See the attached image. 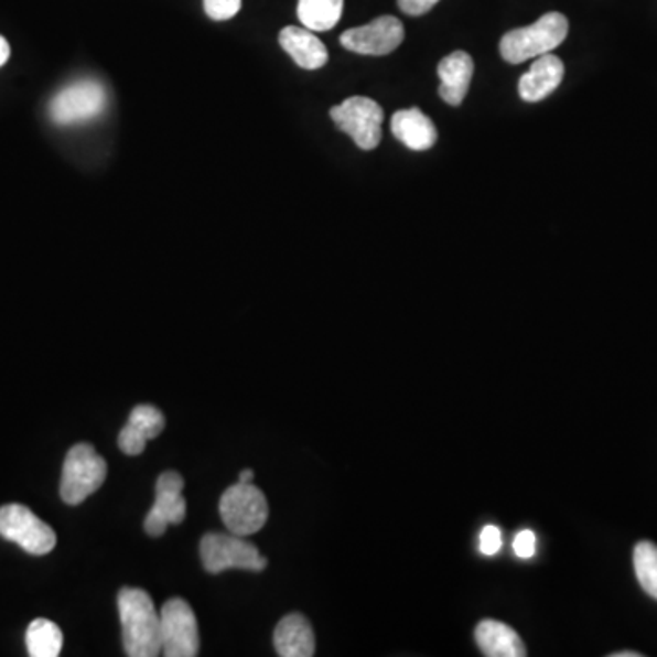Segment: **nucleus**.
Here are the masks:
<instances>
[{
    "instance_id": "nucleus-18",
    "label": "nucleus",
    "mask_w": 657,
    "mask_h": 657,
    "mask_svg": "<svg viewBox=\"0 0 657 657\" xmlns=\"http://www.w3.org/2000/svg\"><path fill=\"white\" fill-rule=\"evenodd\" d=\"M478 648L488 657H525V643L511 626L500 621H481L475 631Z\"/></svg>"
},
{
    "instance_id": "nucleus-16",
    "label": "nucleus",
    "mask_w": 657,
    "mask_h": 657,
    "mask_svg": "<svg viewBox=\"0 0 657 657\" xmlns=\"http://www.w3.org/2000/svg\"><path fill=\"white\" fill-rule=\"evenodd\" d=\"M391 132L400 143L414 152L430 150L439 138L435 122L419 108L397 111L391 119Z\"/></svg>"
},
{
    "instance_id": "nucleus-25",
    "label": "nucleus",
    "mask_w": 657,
    "mask_h": 657,
    "mask_svg": "<svg viewBox=\"0 0 657 657\" xmlns=\"http://www.w3.org/2000/svg\"><path fill=\"white\" fill-rule=\"evenodd\" d=\"M398 8L406 13V15L420 17L433 10L440 0H397Z\"/></svg>"
},
{
    "instance_id": "nucleus-15",
    "label": "nucleus",
    "mask_w": 657,
    "mask_h": 657,
    "mask_svg": "<svg viewBox=\"0 0 657 657\" xmlns=\"http://www.w3.org/2000/svg\"><path fill=\"white\" fill-rule=\"evenodd\" d=\"M274 648L281 657H311L316 650L313 626L302 614H289L274 631Z\"/></svg>"
},
{
    "instance_id": "nucleus-14",
    "label": "nucleus",
    "mask_w": 657,
    "mask_h": 657,
    "mask_svg": "<svg viewBox=\"0 0 657 657\" xmlns=\"http://www.w3.org/2000/svg\"><path fill=\"white\" fill-rule=\"evenodd\" d=\"M473 58L466 52H453L442 58L437 68L440 77L439 94L451 107H459L467 96L473 77Z\"/></svg>"
},
{
    "instance_id": "nucleus-19",
    "label": "nucleus",
    "mask_w": 657,
    "mask_h": 657,
    "mask_svg": "<svg viewBox=\"0 0 657 657\" xmlns=\"http://www.w3.org/2000/svg\"><path fill=\"white\" fill-rule=\"evenodd\" d=\"M344 0H298V19L311 32H328L338 24Z\"/></svg>"
},
{
    "instance_id": "nucleus-26",
    "label": "nucleus",
    "mask_w": 657,
    "mask_h": 657,
    "mask_svg": "<svg viewBox=\"0 0 657 657\" xmlns=\"http://www.w3.org/2000/svg\"><path fill=\"white\" fill-rule=\"evenodd\" d=\"M10 43H8V41H6V39L2 37V35H0V68H2V66H4L6 63H8V58H10Z\"/></svg>"
},
{
    "instance_id": "nucleus-20",
    "label": "nucleus",
    "mask_w": 657,
    "mask_h": 657,
    "mask_svg": "<svg viewBox=\"0 0 657 657\" xmlns=\"http://www.w3.org/2000/svg\"><path fill=\"white\" fill-rule=\"evenodd\" d=\"M26 647L32 657H57L63 648V632L54 621H32L26 631Z\"/></svg>"
},
{
    "instance_id": "nucleus-6",
    "label": "nucleus",
    "mask_w": 657,
    "mask_h": 657,
    "mask_svg": "<svg viewBox=\"0 0 657 657\" xmlns=\"http://www.w3.org/2000/svg\"><path fill=\"white\" fill-rule=\"evenodd\" d=\"M203 567L208 573H222L228 568L263 572L267 559L256 545L234 534H207L200 545Z\"/></svg>"
},
{
    "instance_id": "nucleus-4",
    "label": "nucleus",
    "mask_w": 657,
    "mask_h": 657,
    "mask_svg": "<svg viewBox=\"0 0 657 657\" xmlns=\"http://www.w3.org/2000/svg\"><path fill=\"white\" fill-rule=\"evenodd\" d=\"M219 514L234 536L249 537L266 526L269 504L266 495L252 483H236L219 498Z\"/></svg>"
},
{
    "instance_id": "nucleus-23",
    "label": "nucleus",
    "mask_w": 657,
    "mask_h": 657,
    "mask_svg": "<svg viewBox=\"0 0 657 657\" xmlns=\"http://www.w3.org/2000/svg\"><path fill=\"white\" fill-rule=\"evenodd\" d=\"M537 539L531 530H523L517 534L514 541L515 556L520 559H530L536 556Z\"/></svg>"
},
{
    "instance_id": "nucleus-1",
    "label": "nucleus",
    "mask_w": 657,
    "mask_h": 657,
    "mask_svg": "<svg viewBox=\"0 0 657 657\" xmlns=\"http://www.w3.org/2000/svg\"><path fill=\"white\" fill-rule=\"evenodd\" d=\"M117 606L127 656H160L161 620L152 597L141 589H121L117 595Z\"/></svg>"
},
{
    "instance_id": "nucleus-28",
    "label": "nucleus",
    "mask_w": 657,
    "mask_h": 657,
    "mask_svg": "<svg viewBox=\"0 0 657 657\" xmlns=\"http://www.w3.org/2000/svg\"><path fill=\"white\" fill-rule=\"evenodd\" d=\"M642 656V654H637V653H617V654H612V657H639Z\"/></svg>"
},
{
    "instance_id": "nucleus-11",
    "label": "nucleus",
    "mask_w": 657,
    "mask_h": 657,
    "mask_svg": "<svg viewBox=\"0 0 657 657\" xmlns=\"http://www.w3.org/2000/svg\"><path fill=\"white\" fill-rule=\"evenodd\" d=\"M185 481L177 472L161 473L155 484V503L144 519V530L152 537L163 536L170 525L185 519L186 500L183 497Z\"/></svg>"
},
{
    "instance_id": "nucleus-17",
    "label": "nucleus",
    "mask_w": 657,
    "mask_h": 657,
    "mask_svg": "<svg viewBox=\"0 0 657 657\" xmlns=\"http://www.w3.org/2000/svg\"><path fill=\"white\" fill-rule=\"evenodd\" d=\"M280 46L303 69L324 68L327 49L308 28L287 26L280 32Z\"/></svg>"
},
{
    "instance_id": "nucleus-21",
    "label": "nucleus",
    "mask_w": 657,
    "mask_h": 657,
    "mask_svg": "<svg viewBox=\"0 0 657 657\" xmlns=\"http://www.w3.org/2000/svg\"><path fill=\"white\" fill-rule=\"evenodd\" d=\"M634 570L642 589L657 601V547L654 542H637L634 548Z\"/></svg>"
},
{
    "instance_id": "nucleus-9",
    "label": "nucleus",
    "mask_w": 657,
    "mask_h": 657,
    "mask_svg": "<svg viewBox=\"0 0 657 657\" xmlns=\"http://www.w3.org/2000/svg\"><path fill=\"white\" fill-rule=\"evenodd\" d=\"M161 653L166 657H194L200 653L196 615L185 600L174 597L161 608Z\"/></svg>"
},
{
    "instance_id": "nucleus-24",
    "label": "nucleus",
    "mask_w": 657,
    "mask_h": 657,
    "mask_svg": "<svg viewBox=\"0 0 657 657\" xmlns=\"http://www.w3.org/2000/svg\"><path fill=\"white\" fill-rule=\"evenodd\" d=\"M503 547V539H500V530L497 526H484L483 534H481V551L484 556H495Z\"/></svg>"
},
{
    "instance_id": "nucleus-2",
    "label": "nucleus",
    "mask_w": 657,
    "mask_h": 657,
    "mask_svg": "<svg viewBox=\"0 0 657 657\" xmlns=\"http://www.w3.org/2000/svg\"><path fill=\"white\" fill-rule=\"evenodd\" d=\"M568 35V19L562 13L551 11L542 15L531 26L517 28L500 39L498 50L504 61L520 64L530 58L551 54L557 46L564 43Z\"/></svg>"
},
{
    "instance_id": "nucleus-27",
    "label": "nucleus",
    "mask_w": 657,
    "mask_h": 657,
    "mask_svg": "<svg viewBox=\"0 0 657 657\" xmlns=\"http://www.w3.org/2000/svg\"><path fill=\"white\" fill-rule=\"evenodd\" d=\"M252 478H255V472L252 470H244V472L239 473L238 483H252Z\"/></svg>"
},
{
    "instance_id": "nucleus-10",
    "label": "nucleus",
    "mask_w": 657,
    "mask_h": 657,
    "mask_svg": "<svg viewBox=\"0 0 657 657\" xmlns=\"http://www.w3.org/2000/svg\"><path fill=\"white\" fill-rule=\"evenodd\" d=\"M403 24L397 17L383 15L366 26L351 28L340 35V44L360 55H387L403 43Z\"/></svg>"
},
{
    "instance_id": "nucleus-8",
    "label": "nucleus",
    "mask_w": 657,
    "mask_h": 657,
    "mask_svg": "<svg viewBox=\"0 0 657 657\" xmlns=\"http://www.w3.org/2000/svg\"><path fill=\"white\" fill-rule=\"evenodd\" d=\"M0 536L32 556H46L57 545L54 528L22 504L0 508Z\"/></svg>"
},
{
    "instance_id": "nucleus-13",
    "label": "nucleus",
    "mask_w": 657,
    "mask_h": 657,
    "mask_svg": "<svg viewBox=\"0 0 657 657\" xmlns=\"http://www.w3.org/2000/svg\"><path fill=\"white\" fill-rule=\"evenodd\" d=\"M564 77V64L553 54L537 57L519 80V96L526 103H539L557 90Z\"/></svg>"
},
{
    "instance_id": "nucleus-3",
    "label": "nucleus",
    "mask_w": 657,
    "mask_h": 657,
    "mask_svg": "<svg viewBox=\"0 0 657 657\" xmlns=\"http://www.w3.org/2000/svg\"><path fill=\"white\" fill-rule=\"evenodd\" d=\"M107 472V461L94 445L75 444L64 459L61 498L69 506H77L101 488Z\"/></svg>"
},
{
    "instance_id": "nucleus-7",
    "label": "nucleus",
    "mask_w": 657,
    "mask_h": 657,
    "mask_svg": "<svg viewBox=\"0 0 657 657\" xmlns=\"http://www.w3.org/2000/svg\"><path fill=\"white\" fill-rule=\"evenodd\" d=\"M334 125L362 150H375L383 141L384 110L369 97L355 96L331 108Z\"/></svg>"
},
{
    "instance_id": "nucleus-12",
    "label": "nucleus",
    "mask_w": 657,
    "mask_h": 657,
    "mask_svg": "<svg viewBox=\"0 0 657 657\" xmlns=\"http://www.w3.org/2000/svg\"><path fill=\"white\" fill-rule=\"evenodd\" d=\"M164 428V417L160 409L149 403L132 409L128 422L117 437L119 450L125 455L138 456L143 453L149 440L160 437Z\"/></svg>"
},
{
    "instance_id": "nucleus-5",
    "label": "nucleus",
    "mask_w": 657,
    "mask_h": 657,
    "mask_svg": "<svg viewBox=\"0 0 657 657\" xmlns=\"http://www.w3.org/2000/svg\"><path fill=\"white\" fill-rule=\"evenodd\" d=\"M107 90L99 80H75L64 86L50 101V117L61 127L88 122L101 116L107 108Z\"/></svg>"
},
{
    "instance_id": "nucleus-22",
    "label": "nucleus",
    "mask_w": 657,
    "mask_h": 657,
    "mask_svg": "<svg viewBox=\"0 0 657 657\" xmlns=\"http://www.w3.org/2000/svg\"><path fill=\"white\" fill-rule=\"evenodd\" d=\"M203 6L213 21H228L238 15L241 0H203Z\"/></svg>"
}]
</instances>
